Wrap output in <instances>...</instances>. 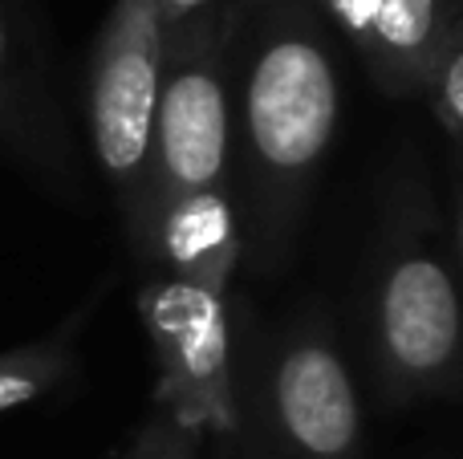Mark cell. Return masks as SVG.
I'll return each instance as SVG.
<instances>
[{
  "label": "cell",
  "mask_w": 463,
  "mask_h": 459,
  "mask_svg": "<svg viewBox=\"0 0 463 459\" xmlns=\"http://www.w3.org/2000/svg\"><path fill=\"white\" fill-rule=\"evenodd\" d=\"M342 118L329 24L309 0H244L232 45V195L244 260H288Z\"/></svg>",
  "instance_id": "1"
},
{
  "label": "cell",
  "mask_w": 463,
  "mask_h": 459,
  "mask_svg": "<svg viewBox=\"0 0 463 459\" xmlns=\"http://www.w3.org/2000/svg\"><path fill=\"white\" fill-rule=\"evenodd\" d=\"M370 354L399 403L443 395L463 374V289L423 183L391 200L366 297Z\"/></svg>",
  "instance_id": "2"
},
{
  "label": "cell",
  "mask_w": 463,
  "mask_h": 459,
  "mask_svg": "<svg viewBox=\"0 0 463 459\" xmlns=\"http://www.w3.org/2000/svg\"><path fill=\"white\" fill-rule=\"evenodd\" d=\"M163 78V24L155 0H114L86 70L90 146L114 195L130 252L151 260V143Z\"/></svg>",
  "instance_id": "3"
},
{
  "label": "cell",
  "mask_w": 463,
  "mask_h": 459,
  "mask_svg": "<svg viewBox=\"0 0 463 459\" xmlns=\"http://www.w3.org/2000/svg\"><path fill=\"white\" fill-rule=\"evenodd\" d=\"M244 0H224L187 33L163 41L151 143V216L195 192H232V45Z\"/></svg>",
  "instance_id": "4"
},
{
  "label": "cell",
  "mask_w": 463,
  "mask_h": 459,
  "mask_svg": "<svg viewBox=\"0 0 463 459\" xmlns=\"http://www.w3.org/2000/svg\"><path fill=\"white\" fill-rule=\"evenodd\" d=\"M135 305L159 366L155 411L195 439L232 436L240 427V411L232 382L228 301L163 268H146Z\"/></svg>",
  "instance_id": "5"
},
{
  "label": "cell",
  "mask_w": 463,
  "mask_h": 459,
  "mask_svg": "<svg viewBox=\"0 0 463 459\" xmlns=\"http://www.w3.org/2000/svg\"><path fill=\"white\" fill-rule=\"evenodd\" d=\"M362 398L329 330L297 322L264 358L256 390L260 459H358Z\"/></svg>",
  "instance_id": "6"
},
{
  "label": "cell",
  "mask_w": 463,
  "mask_h": 459,
  "mask_svg": "<svg viewBox=\"0 0 463 459\" xmlns=\"http://www.w3.org/2000/svg\"><path fill=\"white\" fill-rule=\"evenodd\" d=\"M0 146L57 195L78 200V151L29 0H0Z\"/></svg>",
  "instance_id": "7"
},
{
  "label": "cell",
  "mask_w": 463,
  "mask_h": 459,
  "mask_svg": "<svg viewBox=\"0 0 463 459\" xmlns=\"http://www.w3.org/2000/svg\"><path fill=\"white\" fill-rule=\"evenodd\" d=\"M366 61L391 98H423L427 78L463 33V0H309Z\"/></svg>",
  "instance_id": "8"
},
{
  "label": "cell",
  "mask_w": 463,
  "mask_h": 459,
  "mask_svg": "<svg viewBox=\"0 0 463 459\" xmlns=\"http://www.w3.org/2000/svg\"><path fill=\"white\" fill-rule=\"evenodd\" d=\"M240 260H244V236L232 192H195L155 208L146 268H163L228 301Z\"/></svg>",
  "instance_id": "9"
},
{
  "label": "cell",
  "mask_w": 463,
  "mask_h": 459,
  "mask_svg": "<svg viewBox=\"0 0 463 459\" xmlns=\"http://www.w3.org/2000/svg\"><path fill=\"white\" fill-rule=\"evenodd\" d=\"M98 301H102V285L53 333L0 354V415L37 403V398L53 395L57 387H65L73 379V370H78V342L86 333L90 317H94Z\"/></svg>",
  "instance_id": "10"
},
{
  "label": "cell",
  "mask_w": 463,
  "mask_h": 459,
  "mask_svg": "<svg viewBox=\"0 0 463 459\" xmlns=\"http://www.w3.org/2000/svg\"><path fill=\"white\" fill-rule=\"evenodd\" d=\"M423 98H427V106H431L435 122L448 130L451 146H456V155L463 163V33L451 41V49L431 70Z\"/></svg>",
  "instance_id": "11"
},
{
  "label": "cell",
  "mask_w": 463,
  "mask_h": 459,
  "mask_svg": "<svg viewBox=\"0 0 463 459\" xmlns=\"http://www.w3.org/2000/svg\"><path fill=\"white\" fill-rule=\"evenodd\" d=\"M122 459H200V439L187 436L184 427H175L163 411H155L135 431V439L122 452Z\"/></svg>",
  "instance_id": "12"
},
{
  "label": "cell",
  "mask_w": 463,
  "mask_h": 459,
  "mask_svg": "<svg viewBox=\"0 0 463 459\" xmlns=\"http://www.w3.org/2000/svg\"><path fill=\"white\" fill-rule=\"evenodd\" d=\"M220 5H224V0H155V8H159V24H163V41L187 33L192 24H200L203 16L216 13Z\"/></svg>",
  "instance_id": "13"
},
{
  "label": "cell",
  "mask_w": 463,
  "mask_h": 459,
  "mask_svg": "<svg viewBox=\"0 0 463 459\" xmlns=\"http://www.w3.org/2000/svg\"><path fill=\"white\" fill-rule=\"evenodd\" d=\"M456 260L463 268V163H459V175H456Z\"/></svg>",
  "instance_id": "14"
}]
</instances>
